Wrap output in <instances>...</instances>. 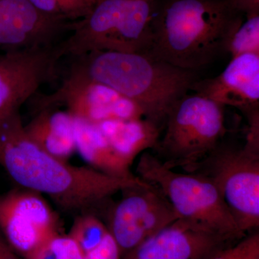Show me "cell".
<instances>
[{"label": "cell", "instance_id": "d6986e66", "mask_svg": "<svg viewBox=\"0 0 259 259\" xmlns=\"http://www.w3.org/2000/svg\"><path fill=\"white\" fill-rule=\"evenodd\" d=\"M245 18L227 42L225 52L231 59L245 54H259V13Z\"/></svg>", "mask_w": 259, "mask_h": 259}, {"label": "cell", "instance_id": "ba28073f", "mask_svg": "<svg viewBox=\"0 0 259 259\" xmlns=\"http://www.w3.org/2000/svg\"><path fill=\"white\" fill-rule=\"evenodd\" d=\"M122 192L123 197L112 209L107 229L125 257L178 217L156 186L146 182Z\"/></svg>", "mask_w": 259, "mask_h": 259}, {"label": "cell", "instance_id": "8fae6325", "mask_svg": "<svg viewBox=\"0 0 259 259\" xmlns=\"http://www.w3.org/2000/svg\"><path fill=\"white\" fill-rule=\"evenodd\" d=\"M57 228L55 213L39 193L24 189L0 195V232L24 258Z\"/></svg>", "mask_w": 259, "mask_h": 259}, {"label": "cell", "instance_id": "9c48e42d", "mask_svg": "<svg viewBox=\"0 0 259 259\" xmlns=\"http://www.w3.org/2000/svg\"><path fill=\"white\" fill-rule=\"evenodd\" d=\"M33 97L37 110L64 105L73 117L93 123L144 117L141 107L132 100L104 83L71 71L55 93Z\"/></svg>", "mask_w": 259, "mask_h": 259}, {"label": "cell", "instance_id": "277c9868", "mask_svg": "<svg viewBox=\"0 0 259 259\" xmlns=\"http://www.w3.org/2000/svg\"><path fill=\"white\" fill-rule=\"evenodd\" d=\"M156 0H97L57 44L61 57L97 51L148 52Z\"/></svg>", "mask_w": 259, "mask_h": 259}, {"label": "cell", "instance_id": "52a82bcc", "mask_svg": "<svg viewBox=\"0 0 259 259\" xmlns=\"http://www.w3.org/2000/svg\"><path fill=\"white\" fill-rule=\"evenodd\" d=\"M190 172L212 181L243 233L258 228L259 146H219Z\"/></svg>", "mask_w": 259, "mask_h": 259}, {"label": "cell", "instance_id": "ac0fdd59", "mask_svg": "<svg viewBox=\"0 0 259 259\" xmlns=\"http://www.w3.org/2000/svg\"><path fill=\"white\" fill-rule=\"evenodd\" d=\"M34 8L49 18L78 21L91 12L97 0H28Z\"/></svg>", "mask_w": 259, "mask_h": 259}, {"label": "cell", "instance_id": "ffe728a7", "mask_svg": "<svg viewBox=\"0 0 259 259\" xmlns=\"http://www.w3.org/2000/svg\"><path fill=\"white\" fill-rule=\"evenodd\" d=\"M25 259H85V253L71 237L58 232L49 236Z\"/></svg>", "mask_w": 259, "mask_h": 259}, {"label": "cell", "instance_id": "8992f818", "mask_svg": "<svg viewBox=\"0 0 259 259\" xmlns=\"http://www.w3.org/2000/svg\"><path fill=\"white\" fill-rule=\"evenodd\" d=\"M223 107L198 93L182 97L167 115L164 134L154 148L156 156L173 169L192 171L220 146L226 134Z\"/></svg>", "mask_w": 259, "mask_h": 259}, {"label": "cell", "instance_id": "5bb4252c", "mask_svg": "<svg viewBox=\"0 0 259 259\" xmlns=\"http://www.w3.org/2000/svg\"><path fill=\"white\" fill-rule=\"evenodd\" d=\"M191 90L242 112L259 106V54L233 58L221 74L197 80Z\"/></svg>", "mask_w": 259, "mask_h": 259}, {"label": "cell", "instance_id": "7c38bea8", "mask_svg": "<svg viewBox=\"0 0 259 259\" xmlns=\"http://www.w3.org/2000/svg\"><path fill=\"white\" fill-rule=\"evenodd\" d=\"M71 28V23L42 14L28 0H0V48L8 51L52 47Z\"/></svg>", "mask_w": 259, "mask_h": 259}, {"label": "cell", "instance_id": "6da1fadb", "mask_svg": "<svg viewBox=\"0 0 259 259\" xmlns=\"http://www.w3.org/2000/svg\"><path fill=\"white\" fill-rule=\"evenodd\" d=\"M0 165L24 189L47 194L68 211L89 208L126 188L146 183L137 176H111L51 156L29 139L20 111L0 123Z\"/></svg>", "mask_w": 259, "mask_h": 259}, {"label": "cell", "instance_id": "e0dca14e", "mask_svg": "<svg viewBox=\"0 0 259 259\" xmlns=\"http://www.w3.org/2000/svg\"><path fill=\"white\" fill-rule=\"evenodd\" d=\"M74 128L76 151L93 168L120 178L136 177L114 152L97 123L74 117Z\"/></svg>", "mask_w": 259, "mask_h": 259}, {"label": "cell", "instance_id": "30bf717a", "mask_svg": "<svg viewBox=\"0 0 259 259\" xmlns=\"http://www.w3.org/2000/svg\"><path fill=\"white\" fill-rule=\"evenodd\" d=\"M61 58L56 45L0 54V123L56 79Z\"/></svg>", "mask_w": 259, "mask_h": 259}, {"label": "cell", "instance_id": "9a60e30c", "mask_svg": "<svg viewBox=\"0 0 259 259\" xmlns=\"http://www.w3.org/2000/svg\"><path fill=\"white\" fill-rule=\"evenodd\" d=\"M24 129L34 144L51 156L67 161L76 151L74 117L67 111L40 109Z\"/></svg>", "mask_w": 259, "mask_h": 259}, {"label": "cell", "instance_id": "3957f363", "mask_svg": "<svg viewBox=\"0 0 259 259\" xmlns=\"http://www.w3.org/2000/svg\"><path fill=\"white\" fill-rule=\"evenodd\" d=\"M69 71L104 83L137 104L162 128L175 103L199 79L148 52L97 51L72 56Z\"/></svg>", "mask_w": 259, "mask_h": 259}, {"label": "cell", "instance_id": "2e32d148", "mask_svg": "<svg viewBox=\"0 0 259 259\" xmlns=\"http://www.w3.org/2000/svg\"><path fill=\"white\" fill-rule=\"evenodd\" d=\"M119 158L131 168L135 158L154 149L161 128L147 119L110 120L97 123Z\"/></svg>", "mask_w": 259, "mask_h": 259}, {"label": "cell", "instance_id": "44dd1931", "mask_svg": "<svg viewBox=\"0 0 259 259\" xmlns=\"http://www.w3.org/2000/svg\"><path fill=\"white\" fill-rule=\"evenodd\" d=\"M108 233L107 227L99 218L83 214L76 218L69 236L86 253L100 244Z\"/></svg>", "mask_w": 259, "mask_h": 259}, {"label": "cell", "instance_id": "603a6c76", "mask_svg": "<svg viewBox=\"0 0 259 259\" xmlns=\"http://www.w3.org/2000/svg\"><path fill=\"white\" fill-rule=\"evenodd\" d=\"M122 252L109 233L97 247L85 253V259H122Z\"/></svg>", "mask_w": 259, "mask_h": 259}, {"label": "cell", "instance_id": "5b68a950", "mask_svg": "<svg viewBox=\"0 0 259 259\" xmlns=\"http://www.w3.org/2000/svg\"><path fill=\"white\" fill-rule=\"evenodd\" d=\"M136 172L141 180L161 190L178 220L233 241L247 236L240 229L217 187L202 174L175 171L147 151L141 153Z\"/></svg>", "mask_w": 259, "mask_h": 259}, {"label": "cell", "instance_id": "d4e9b609", "mask_svg": "<svg viewBox=\"0 0 259 259\" xmlns=\"http://www.w3.org/2000/svg\"><path fill=\"white\" fill-rule=\"evenodd\" d=\"M0 259H23L8 244L0 232Z\"/></svg>", "mask_w": 259, "mask_h": 259}, {"label": "cell", "instance_id": "7402d4cb", "mask_svg": "<svg viewBox=\"0 0 259 259\" xmlns=\"http://www.w3.org/2000/svg\"><path fill=\"white\" fill-rule=\"evenodd\" d=\"M209 259H259L258 233L247 235Z\"/></svg>", "mask_w": 259, "mask_h": 259}, {"label": "cell", "instance_id": "4fadbf2b", "mask_svg": "<svg viewBox=\"0 0 259 259\" xmlns=\"http://www.w3.org/2000/svg\"><path fill=\"white\" fill-rule=\"evenodd\" d=\"M233 242L177 220L143 242L125 259H209Z\"/></svg>", "mask_w": 259, "mask_h": 259}, {"label": "cell", "instance_id": "cb8c5ba5", "mask_svg": "<svg viewBox=\"0 0 259 259\" xmlns=\"http://www.w3.org/2000/svg\"><path fill=\"white\" fill-rule=\"evenodd\" d=\"M233 7L245 16L258 14L259 0H231Z\"/></svg>", "mask_w": 259, "mask_h": 259}, {"label": "cell", "instance_id": "7a4b0ae2", "mask_svg": "<svg viewBox=\"0 0 259 259\" xmlns=\"http://www.w3.org/2000/svg\"><path fill=\"white\" fill-rule=\"evenodd\" d=\"M243 21L231 0H162L156 3L148 53L197 71L225 52Z\"/></svg>", "mask_w": 259, "mask_h": 259}]
</instances>
